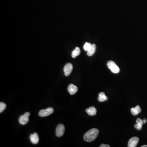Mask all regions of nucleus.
<instances>
[{"label":"nucleus","mask_w":147,"mask_h":147,"mask_svg":"<svg viewBox=\"0 0 147 147\" xmlns=\"http://www.w3.org/2000/svg\"><path fill=\"white\" fill-rule=\"evenodd\" d=\"M98 101L100 102L105 101L107 100V97L106 96L104 92H100L99 94Z\"/></svg>","instance_id":"ddd939ff"},{"label":"nucleus","mask_w":147,"mask_h":147,"mask_svg":"<svg viewBox=\"0 0 147 147\" xmlns=\"http://www.w3.org/2000/svg\"><path fill=\"white\" fill-rule=\"evenodd\" d=\"M30 116V113L29 112H26L24 115L21 116L19 119V122L21 125H25L27 124L29 120V116Z\"/></svg>","instance_id":"20e7f679"},{"label":"nucleus","mask_w":147,"mask_h":147,"mask_svg":"<svg viewBox=\"0 0 147 147\" xmlns=\"http://www.w3.org/2000/svg\"><path fill=\"white\" fill-rule=\"evenodd\" d=\"M78 87L74 84H71L68 87V91L71 95H73L78 91Z\"/></svg>","instance_id":"6e6552de"},{"label":"nucleus","mask_w":147,"mask_h":147,"mask_svg":"<svg viewBox=\"0 0 147 147\" xmlns=\"http://www.w3.org/2000/svg\"><path fill=\"white\" fill-rule=\"evenodd\" d=\"M136 122H137V124H141V125H143L144 124L143 122V120L141 119L140 118L137 119Z\"/></svg>","instance_id":"a211bd4d"},{"label":"nucleus","mask_w":147,"mask_h":147,"mask_svg":"<svg viewBox=\"0 0 147 147\" xmlns=\"http://www.w3.org/2000/svg\"><path fill=\"white\" fill-rule=\"evenodd\" d=\"M141 147H147V145H143V146H142Z\"/></svg>","instance_id":"412c9836"},{"label":"nucleus","mask_w":147,"mask_h":147,"mask_svg":"<svg viewBox=\"0 0 147 147\" xmlns=\"http://www.w3.org/2000/svg\"><path fill=\"white\" fill-rule=\"evenodd\" d=\"M147 119H144L143 120V123H144V124H146V123L147 122Z\"/></svg>","instance_id":"aec40b11"},{"label":"nucleus","mask_w":147,"mask_h":147,"mask_svg":"<svg viewBox=\"0 0 147 147\" xmlns=\"http://www.w3.org/2000/svg\"><path fill=\"white\" fill-rule=\"evenodd\" d=\"M142 125L139 124H137L134 125V127L137 130H141L142 128Z\"/></svg>","instance_id":"f3484780"},{"label":"nucleus","mask_w":147,"mask_h":147,"mask_svg":"<svg viewBox=\"0 0 147 147\" xmlns=\"http://www.w3.org/2000/svg\"><path fill=\"white\" fill-rule=\"evenodd\" d=\"M139 141V138L137 137H133L129 139L128 143V147H135Z\"/></svg>","instance_id":"0eeeda50"},{"label":"nucleus","mask_w":147,"mask_h":147,"mask_svg":"<svg viewBox=\"0 0 147 147\" xmlns=\"http://www.w3.org/2000/svg\"><path fill=\"white\" fill-rule=\"evenodd\" d=\"M100 147H110V146L109 145H107V144H102L100 146Z\"/></svg>","instance_id":"6ab92c4d"},{"label":"nucleus","mask_w":147,"mask_h":147,"mask_svg":"<svg viewBox=\"0 0 147 147\" xmlns=\"http://www.w3.org/2000/svg\"><path fill=\"white\" fill-rule=\"evenodd\" d=\"M86 112H87V113L90 116H94L96 115L97 110L96 109L94 106H91L90 107L88 108L87 109H86Z\"/></svg>","instance_id":"9d476101"},{"label":"nucleus","mask_w":147,"mask_h":147,"mask_svg":"<svg viewBox=\"0 0 147 147\" xmlns=\"http://www.w3.org/2000/svg\"><path fill=\"white\" fill-rule=\"evenodd\" d=\"M80 52H81V50L78 47H76V48L72 52V57L73 58L76 57L77 56L80 55Z\"/></svg>","instance_id":"4468645a"},{"label":"nucleus","mask_w":147,"mask_h":147,"mask_svg":"<svg viewBox=\"0 0 147 147\" xmlns=\"http://www.w3.org/2000/svg\"><path fill=\"white\" fill-rule=\"evenodd\" d=\"M30 139L31 142L33 144H36L38 143L39 141L38 134L36 132H34V134H31V135L30 136Z\"/></svg>","instance_id":"1a4fd4ad"},{"label":"nucleus","mask_w":147,"mask_h":147,"mask_svg":"<svg viewBox=\"0 0 147 147\" xmlns=\"http://www.w3.org/2000/svg\"><path fill=\"white\" fill-rule=\"evenodd\" d=\"M54 111V109L52 107H48L47 109L42 110L38 113V115L41 117H45L48 116L53 113Z\"/></svg>","instance_id":"7ed1b4c3"},{"label":"nucleus","mask_w":147,"mask_h":147,"mask_svg":"<svg viewBox=\"0 0 147 147\" xmlns=\"http://www.w3.org/2000/svg\"><path fill=\"white\" fill-rule=\"evenodd\" d=\"M92 44H90V43H85V44L84 45V46H83V48H84V50L86 51H87V50L89 49L90 47H91Z\"/></svg>","instance_id":"dca6fc26"},{"label":"nucleus","mask_w":147,"mask_h":147,"mask_svg":"<svg viewBox=\"0 0 147 147\" xmlns=\"http://www.w3.org/2000/svg\"><path fill=\"white\" fill-rule=\"evenodd\" d=\"M99 131L96 128H92L90 129L84 134V139L85 141L90 142L94 141L97 138Z\"/></svg>","instance_id":"f257e3e1"},{"label":"nucleus","mask_w":147,"mask_h":147,"mask_svg":"<svg viewBox=\"0 0 147 147\" xmlns=\"http://www.w3.org/2000/svg\"><path fill=\"white\" fill-rule=\"evenodd\" d=\"M141 111V109L139 106L137 105L135 107L132 108L131 109V113L134 116L138 115Z\"/></svg>","instance_id":"9b49d317"},{"label":"nucleus","mask_w":147,"mask_h":147,"mask_svg":"<svg viewBox=\"0 0 147 147\" xmlns=\"http://www.w3.org/2000/svg\"><path fill=\"white\" fill-rule=\"evenodd\" d=\"M6 107V104L3 102L0 103V112L1 113L5 109Z\"/></svg>","instance_id":"2eb2a0df"},{"label":"nucleus","mask_w":147,"mask_h":147,"mask_svg":"<svg viewBox=\"0 0 147 147\" xmlns=\"http://www.w3.org/2000/svg\"><path fill=\"white\" fill-rule=\"evenodd\" d=\"M107 65L109 69H110L113 73L117 74L120 72V69L119 67L113 61L110 60L107 62Z\"/></svg>","instance_id":"f03ea898"},{"label":"nucleus","mask_w":147,"mask_h":147,"mask_svg":"<svg viewBox=\"0 0 147 147\" xmlns=\"http://www.w3.org/2000/svg\"><path fill=\"white\" fill-rule=\"evenodd\" d=\"M73 69V65L70 63H67L65 65L64 68V72H65V75L66 76H68L72 72Z\"/></svg>","instance_id":"423d86ee"},{"label":"nucleus","mask_w":147,"mask_h":147,"mask_svg":"<svg viewBox=\"0 0 147 147\" xmlns=\"http://www.w3.org/2000/svg\"><path fill=\"white\" fill-rule=\"evenodd\" d=\"M96 50V46L94 44H92L91 47L87 51V55L89 56H92L94 55Z\"/></svg>","instance_id":"f8f14e48"},{"label":"nucleus","mask_w":147,"mask_h":147,"mask_svg":"<svg viewBox=\"0 0 147 147\" xmlns=\"http://www.w3.org/2000/svg\"><path fill=\"white\" fill-rule=\"evenodd\" d=\"M65 132V127L62 124H59L56 129V135L58 137H60L64 134Z\"/></svg>","instance_id":"39448f33"}]
</instances>
